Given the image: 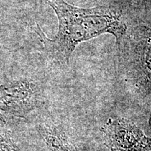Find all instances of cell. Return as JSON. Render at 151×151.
<instances>
[{"label": "cell", "mask_w": 151, "mask_h": 151, "mask_svg": "<svg viewBox=\"0 0 151 151\" xmlns=\"http://www.w3.org/2000/svg\"><path fill=\"white\" fill-rule=\"evenodd\" d=\"M58 19V31L53 39L46 37L39 24L36 33L47 55L55 62L68 65L79 43L103 34H111L117 42L123 37L127 26L120 11L109 6L80 8L64 0H46Z\"/></svg>", "instance_id": "obj_1"}, {"label": "cell", "mask_w": 151, "mask_h": 151, "mask_svg": "<svg viewBox=\"0 0 151 151\" xmlns=\"http://www.w3.org/2000/svg\"><path fill=\"white\" fill-rule=\"evenodd\" d=\"M120 60L136 85L151 90V28L139 25L127 29L118 41Z\"/></svg>", "instance_id": "obj_2"}, {"label": "cell", "mask_w": 151, "mask_h": 151, "mask_svg": "<svg viewBox=\"0 0 151 151\" xmlns=\"http://www.w3.org/2000/svg\"><path fill=\"white\" fill-rule=\"evenodd\" d=\"M41 94L40 83L30 79L0 85V110L22 116L36 108Z\"/></svg>", "instance_id": "obj_3"}, {"label": "cell", "mask_w": 151, "mask_h": 151, "mask_svg": "<svg viewBox=\"0 0 151 151\" xmlns=\"http://www.w3.org/2000/svg\"><path fill=\"white\" fill-rule=\"evenodd\" d=\"M102 130L111 151H151V138L129 120L110 119Z\"/></svg>", "instance_id": "obj_4"}, {"label": "cell", "mask_w": 151, "mask_h": 151, "mask_svg": "<svg viewBox=\"0 0 151 151\" xmlns=\"http://www.w3.org/2000/svg\"><path fill=\"white\" fill-rule=\"evenodd\" d=\"M41 132L50 151H77L63 134L56 128L44 127Z\"/></svg>", "instance_id": "obj_5"}, {"label": "cell", "mask_w": 151, "mask_h": 151, "mask_svg": "<svg viewBox=\"0 0 151 151\" xmlns=\"http://www.w3.org/2000/svg\"><path fill=\"white\" fill-rule=\"evenodd\" d=\"M143 3H144L145 6H146V1H147V0H143Z\"/></svg>", "instance_id": "obj_6"}, {"label": "cell", "mask_w": 151, "mask_h": 151, "mask_svg": "<svg viewBox=\"0 0 151 151\" xmlns=\"http://www.w3.org/2000/svg\"><path fill=\"white\" fill-rule=\"evenodd\" d=\"M150 122H151V118H150Z\"/></svg>", "instance_id": "obj_7"}]
</instances>
